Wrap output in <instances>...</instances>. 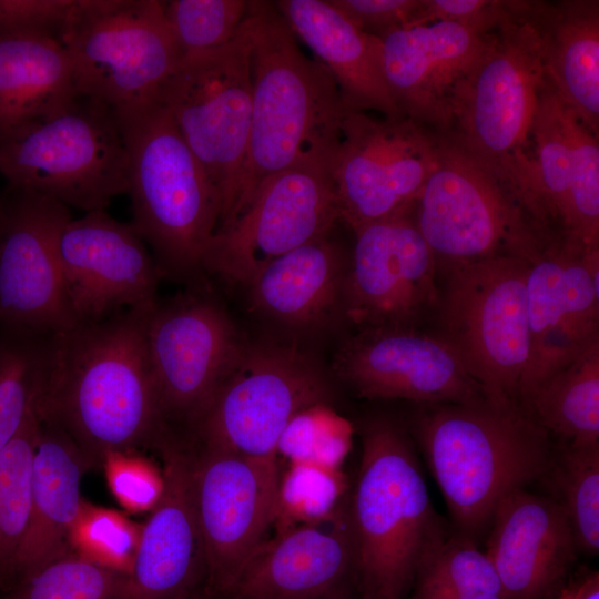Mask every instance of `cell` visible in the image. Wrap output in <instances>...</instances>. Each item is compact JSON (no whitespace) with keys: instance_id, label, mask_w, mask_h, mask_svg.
<instances>
[{"instance_id":"1","label":"cell","mask_w":599,"mask_h":599,"mask_svg":"<svg viewBox=\"0 0 599 599\" xmlns=\"http://www.w3.org/2000/svg\"><path fill=\"white\" fill-rule=\"evenodd\" d=\"M152 309H126L50 336L37 404L90 461L156 446L163 435L146 348Z\"/></svg>"},{"instance_id":"2","label":"cell","mask_w":599,"mask_h":599,"mask_svg":"<svg viewBox=\"0 0 599 599\" xmlns=\"http://www.w3.org/2000/svg\"><path fill=\"white\" fill-rule=\"evenodd\" d=\"M244 23L252 119L235 217L267 177L300 165L331 166L346 109L334 78L300 49L275 2L248 1Z\"/></svg>"},{"instance_id":"3","label":"cell","mask_w":599,"mask_h":599,"mask_svg":"<svg viewBox=\"0 0 599 599\" xmlns=\"http://www.w3.org/2000/svg\"><path fill=\"white\" fill-rule=\"evenodd\" d=\"M416 432L464 536L490 525L499 502L550 469L549 435L520 405L487 397L427 405Z\"/></svg>"},{"instance_id":"4","label":"cell","mask_w":599,"mask_h":599,"mask_svg":"<svg viewBox=\"0 0 599 599\" xmlns=\"http://www.w3.org/2000/svg\"><path fill=\"white\" fill-rule=\"evenodd\" d=\"M546 80L521 1H506L486 51L455 89L443 134L495 172L541 229L537 172L528 146Z\"/></svg>"},{"instance_id":"5","label":"cell","mask_w":599,"mask_h":599,"mask_svg":"<svg viewBox=\"0 0 599 599\" xmlns=\"http://www.w3.org/2000/svg\"><path fill=\"white\" fill-rule=\"evenodd\" d=\"M118 119L128 154L131 225L162 277L195 276L220 224L219 195L158 101Z\"/></svg>"},{"instance_id":"6","label":"cell","mask_w":599,"mask_h":599,"mask_svg":"<svg viewBox=\"0 0 599 599\" xmlns=\"http://www.w3.org/2000/svg\"><path fill=\"white\" fill-rule=\"evenodd\" d=\"M349 516L357 578L366 595L397 599L439 542L428 490L399 427L367 425Z\"/></svg>"},{"instance_id":"7","label":"cell","mask_w":599,"mask_h":599,"mask_svg":"<svg viewBox=\"0 0 599 599\" xmlns=\"http://www.w3.org/2000/svg\"><path fill=\"white\" fill-rule=\"evenodd\" d=\"M9 191L32 192L67 207L105 210L128 191V154L116 113L74 99L0 138Z\"/></svg>"},{"instance_id":"8","label":"cell","mask_w":599,"mask_h":599,"mask_svg":"<svg viewBox=\"0 0 599 599\" xmlns=\"http://www.w3.org/2000/svg\"><path fill=\"white\" fill-rule=\"evenodd\" d=\"M437 164L409 214L447 268L494 257L530 263L558 245L483 162L440 134Z\"/></svg>"},{"instance_id":"9","label":"cell","mask_w":599,"mask_h":599,"mask_svg":"<svg viewBox=\"0 0 599 599\" xmlns=\"http://www.w3.org/2000/svg\"><path fill=\"white\" fill-rule=\"evenodd\" d=\"M58 40L70 58L77 94L116 115L155 103L182 60L158 0H74Z\"/></svg>"},{"instance_id":"10","label":"cell","mask_w":599,"mask_h":599,"mask_svg":"<svg viewBox=\"0 0 599 599\" xmlns=\"http://www.w3.org/2000/svg\"><path fill=\"white\" fill-rule=\"evenodd\" d=\"M158 102L219 195L217 229L227 225L237 211L252 119L251 41L244 21L224 45L183 57Z\"/></svg>"},{"instance_id":"11","label":"cell","mask_w":599,"mask_h":599,"mask_svg":"<svg viewBox=\"0 0 599 599\" xmlns=\"http://www.w3.org/2000/svg\"><path fill=\"white\" fill-rule=\"evenodd\" d=\"M530 262L494 257L447 268L440 333L487 398L520 405L530 356L526 280Z\"/></svg>"},{"instance_id":"12","label":"cell","mask_w":599,"mask_h":599,"mask_svg":"<svg viewBox=\"0 0 599 599\" xmlns=\"http://www.w3.org/2000/svg\"><path fill=\"white\" fill-rule=\"evenodd\" d=\"M327 398V380L306 353L278 344H243L192 435L202 448L276 458L292 418Z\"/></svg>"},{"instance_id":"13","label":"cell","mask_w":599,"mask_h":599,"mask_svg":"<svg viewBox=\"0 0 599 599\" xmlns=\"http://www.w3.org/2000/svg\"><path fill=\"white\" fill-rule=\"evenodd\" d=\"M439 140L410 119L346 106L331 165L339 221L354 232L407 212L436 167Z\"/></svg>"},{"instance_id":"14","label":"cell","mask_w":599,"mask_h":599,"mask_svg":"<svg viewBox=\"0 0 599 599\" xmlns=\"http://www.w3.org/2000/svg\"><path fill=\"white\" fill-rule=\"evenodd\" d=\"M243 346L211 297L189 293L151 311L146 348L163 435L192 434Z\"/></svg>"},{"instance_id":"15","label":"cell","mask_w":599,"mask_h":599,"mask_svg":"<svg viewBox=\"0 0 599 599\" xmlns=\"http://www.w3.org/2000/svg\"><path fill=\"white\" fill-rule=\"evenodd\" d=\"M339 212L331 166L300 165L264 180L210 241L202 271L248 284L270 262L331 234Z\"/></svg>"},{"instance_id":"16","label":"cell","mask_w":599,"mask_h":599,"mask_svg":"<svg viewBox=\"0 0 599 599\" xmlns=\"http://www.w3.org/2000/svg\"><path fill=\"white\" fill-rule=\"evenodd\" d=\"M192 451L205 565L202 588L223 599L275 520L277 463L202 447Z\"/></svg>"},{"instance_id":"17","label":"cell","mask_w":599,"mask_h":599,"mask_svg":"<svg viewBox=\"0 0 599 599\" xmlns=\"http://www.w3.org/2000/svg\"><path fill=\"white\" fill-rule=\"evenodd\" d=\"M0 237V327L54 334L78 325L68 303L58 241L69 207L9 191Z\"/></svg>"},{"instance_id":"18","label":"cell","mask_w":599,"mask_h":599,"mask_svg":"<svg viewBox=\"0 0 599 599\" xmlns=\"http://www.w3.org/2000/svg\"><path fill=\"white\" fill-rule=\"evenodd\" d=\"M68 303L78 324L126 309H153L162 275L131 223L105 210L69 219L58 241Z\"/></svg>"},{"instance_id":"19","label":"cell","mask_w":599,"mask_h":599,"mask_svg":"<svg viewBox=\"0 0 599 599\" xmlns=\"http://www.w3.org/2000/svg\"><path fill=\"white\" fill-rule=\"evenodd\" d=\"M354 233L343 312L358 329L414 326L437 307V262L409 210Z\"/></svg>"},{"instance_id":"20","label":"cell","mask_w":599,"mask_h":599,"mask_svg":"<svg viewBox=\"0 0 599 599\" xmlns=\"http://www.w3.org/2000/svg\"><path fill=\"white\" fill-rule=\"evenodd\" d=\"M334 370L367 398L436 405L486 397L443 337L414 326L358 329L336 352Z\"/></svg>"},{"instance_id":"21","label":"cell","mask_w":599,"mask_h":599,"mask_svg":"<svg viewBox=\"0 0 599 599\" xmlns=\"http://www.w3.org/2000/svg\"><path fill=\"white\" fill-rule=\"evenodd\" d=\"M542 223L561 243L599 247V141L550 81L529 135Z\"/></svg>"},{"instance_id":"22","label":"cell","mask_w":599,"mask_h":599,"mask_svg":"<svg viewBox=\"0 0 599 599\" xmlns=\"http://www.w3.org/2000/svg\"><path fill=\"white\" fill-rule=\"evenodd\" d=\"M164 489L150 511L118 599H173L202 587L204 554L193 495V451L162 438Z\"/></svg>"},{"instance_id":"23","label":"cell","mask_w":599,"mask_h":599,"mask_svg":"<svg viewBox=\"0 0 599 599\" xmlns=\"http://www.w3.org/2000/svg\"><path fill=\"white\" fill-rule=\"evenodd\" d=\"M493 30L438 21L379 37L385 80L402 116L444 134L455 89L486 51Z\"/></svg>"},{"instance_id":"24","label":"cell","mask_w":599,"mask_h":599,"mask_svg":"<svg viewBox=\"0 0 599 599\" xmlns=\"http://www.w3.org/2000/svg\"><path fill=\"white\" fill-rule=\"evenodd\" d=\"M353 576L357 569L349 516H335L264 540L223 599H344Z\"/></svg>"},{"instance_id":"25","label":"cell","mask_w":599,"mask_h":599,"mask_svg":"<svg viewBox=\"0 0 599 599\" xmlns=\"http://www.w3.org/2000/svg\"><path fill=\"white\" fill-rule=\"evenodd\" d=\"M485 551L506 599H544L562 579L577 546L561 505L518 489L490 520Z\"/></svg>"},{"instance_id":"26","label":"cell","mask_w":599,"mask_h":599,"mask_svg":"<svg viewBox=\"0 0 599 599\" xmlns=\"http://www.w3.org/2000/svg\"><path fill=\"white\" fill-rule=\"evenodd\" d=\"M291 30L334 78L346 106L403 118L388 90L380 39L364 32L329 0H280Z\"/></svg>"},{"instance_id":"27","label":"cell","mask_w":599,"mask_h":599,"mask_svg":"<svg viewBox=\"0 0 599 599\" xmlns=\"http://www.w3.org/2000/svg\"><path fill=\"white\" fill-rule=\"evenodd\" d=\"M90 468V461L70 436L40 418L32 461L29 528L13 571L18 581L72 551L70 535L83 502L81 478Z\"/></svg>"},{"instance_id":"28","label":"cell","mask_w":599,"mask_h":599,"mask_svg":"<svg viewBox=\"0 0 599 599\" xmlns=\"http://www.w3.org/2000/svg\"><path fill=\"white\" fill-rule=\"evenodd\" d=\"M548 80L599 135V1H521Z\"/></svg>"},{"instance_id":"29","label":"cell","mask_w":599,"mask_h":599,"mask_svg":"<svg viewBox=\"0 0 599 599\" xmlns=\"http://www.w3.org/2000/svg\"><path fill=\"white\" fill-rule=\"evenodd\" d=\"M346 272L343 251L328 234L265 265L247 284L251 302L283 325L317 327L343 311Z\"/></svg>"},{"instance_id":"30","label":"cell","mask_w":599,"mask_h":599,"mask_svg":"<svg viewBox=\"0 0 599 599\" xmlns=\"http://www.w3.org/2000/svg\"><path fill=\"white\" fill-rule=\"evenodd\" d=\"M77 95L72 64L58 38L0 33V138Z\"/></svg>"},{"instance_id":"31","label":"cell","mask_w":599,"mask_h":599,"mask_svg":"<svg viewBox=\"0 0 599 599\" xmlns=\"http://www.w3.org/2000/svg\"><path fill=\"white\" fill-rule=\"evenodd\" d=\"M520 406L566 444H598L599 339L540 379Z\"/></svg>"},{"instance_id":"32","label":"cell","mask_w":599,"mask_h":599,"mask_svg":"<svg viewBox=\"0 0 599 599\" xmlns=\"http://www.w3.org/2000/svg\"><path fill=\"white\" fill-rule=\"evenodd\" d=\"M50 335L1 327L0 451L37 407L49 366Z\"/></svg>"},{"instance_id":"33","label":"cell","mask_w":599,"mask_h":599,"mask_svg":"<svg viewBox=\"0 0 599 599\" xmlns=\"http://www.w3.org/2000/svg\"><path fill=\"white\" fill-rule=\"evenodd\" d=\"M39 429L35 407L0 451V581L13 576L29 528L32 461Z\"/></svg>"},{"instance_id":"34","label":"cell","mask_w":599,"mask_h":599,"mask_svg":"<svg viewBox=\"0 0 599 599\" xmlns=\"http://www.w3.org/2000/svg\"><path fill=\"white\" fill-rule=\"evenodd\" d=\"M561 505L577 549L599 551V443L564 444L556 468Z\"/></svg>"},{"instance_id":"35","label":"cell","mask_w":599,"mask_h":599,"mask_svg":"<svg viewBox=\"0 0 599 599\" xmlns=\"http://www.w3.org/2000/svg\"><path fill=\"white\" fill-rule=\"evenodd\" d=\"M124 578L69 551L19 580L6 599H118Z\"/></svg>"},{"instance_id":"36","label":"cell","mask_w":599,"mask_h":599,"mask_svg":"<svg viewBox=\"0 0 599 599\" xmlns=\"http://www.w3.org/2000/svg\"><path fill=\"white\" fill-rule=\"evenodd\" d=\"M344 489L345 479L339 468L290 463L278 481L274 520L278 531L334 518Z\"/></svg>"},{"instance_id":"37","label":"cell","mask_w":599,"mask_h":599,"mask_svg":"<svg viewBox=\"0 0 599 599\" xmlns=\"http://www.w3.org/2000/svg\"><path fill=\"white\" fill-rule=\"evenodd\" d=\"M245 0L163 1L164 17L183 57L220 48L238 32Z\"/></svg>"},{"instance_id":"38","label":"cell","mask_w":599,"mask_h":599,"mask_svg":"<svg viewBox=\"0 0 599 599\" xmlns=\"http://www.w3.org/2000/svg\"><path fill=\"white\" fill-rule=\"evenodd\" d=\"M415 578L416 592L481 591L504 596L488 556L466 536L436 544L420 562Z\"/></svg>"},{"instance_id":"39","label":"cell","mask_w":599,"mask_h":599,"mask_svg":"<svg viewBox=\"0 0 599 599\" xmlns=\"http://www.w3.org/2000/svg\"><path fill=\"white\" fill-rule=\"evenodd\" d=\"M141 531L142 525L126 515L83 500L70 535V549L126 575L133 565Z\"/></svg>"},{"instance_id":"40","label":"cell","mask_w":599,"mask_h":599,"mask_svg":"<svg viewBox=\"0 0 599 599\" xmlns=\"http://www.w3.org/2000/svg\"><path fill=\"white\" fill-rule=\"evenodd\" d=\"M351 425L326 404L296 414L284 429L276 454L290 463L339 468L351 447Z\"/></svg>"},{"instance_id":"41","label":"cell","mask_w":599,"mask_h":599,"mask_svg":"<svg viewBox=\"0 0 599 599\" xmlns=\"http://www.w3.org/2000/svg\"><path fill=\"white\" fill-rule=\"evenodd\" d=\"M102 468L112 495L128 511H151L159 502L163 474L140 451L108 454Z\"/></svg>"},{"instance_id":"42","label":"cell","mask_w":599,"mask_h":599,"mask_svg":"<svg viewBox=\"0 0 599 599\" xmlns=\"http://www.w3.org/2000/svg\"><path fill=\"white\" fill-rule=\"evenodd\" d=\"M361 30L377 38L420 24L423 0H329Z\"/></svg>"},{"instance_id":"43","label":"cell","mask_w":599,"mask_h":599,"mask_svg":"<svg viewBox=\"0 0 599 599\" xmlns=\"http://www.w3.org/2000/svg\"><path fill=\"white\" fill-rule=\"evenodd\" d=\"M74 0H0V33L28 32L58 38Z\"/></svg>"},{"instance_id":"44","label":"cell","mask_w":599,"mask_h":599,"mask_svg":"<svg viewBox=\"0 0 599 599\" xmlns=\"http://www.w3.org/2000/svg\"><path fill=\"white\" fill-rule=\"evenodd\" d=\"M506 1L423 0L420 24L454 22L481 31H491L500 22Z\"/></svg>"},{"instance_id":"45","label":"cell","mask_w":599,"mask_h":599,"mask_svg":"<svg viewBox=\"0 0 599 599\" xmlns=\"http://www.w3.org/2000/svg\"><path fill=\"white\" fill-rule=\"evenodd\" d=\"M415 599H505V597L481 591H428L416 592Z\"/></svg>"},{"instance_id":"46","label":"cell","mask_w":599,"mask_h":599,"mask_svg":"<svg viewBox=\"0 0 599 599\" xmlns=\"http://www.w3.org/2000/svg\"><path fill=\"white\" fill-rule=\"evenodd\" d=\"M564 599H599L598 572H595L585 579Z\"/></svg>"},{"instance_id":"47","label":"cell","mask_w":599,"mask_h":599,"mask_svg":"<svg viewBox=\"0 0 599 599\" xmlns=\"http://www.w3.org/2000/svg\"><path fill=\"white\" fill-rule=\"evenodd\" d=\"M173 599H213L210 597L202 587H199L196 589H193L191 591L184 592L179 595L177 597Z\"/></svg>"},{"instance_id":"48","label":"cell","mask_w":599,"mask_h":599,"mask_svg":"<svg viewBox=\"0 0 599 599\" xmlns=\"http://www.w3.org/2000/svg\"><path fill=\"white\" fill-rule=\"evenodd\" d=\"M6 217V199H0V237L2 234Z\"/></svg>"}]
</instances>
